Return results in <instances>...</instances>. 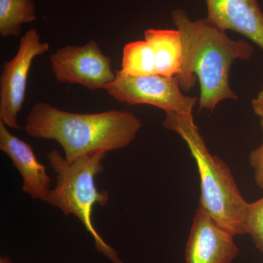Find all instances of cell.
Here are the masks:
<instances>
[{
  "label": "cell",
  "instance_id": "cell-1",
  "mask_svg": "<svg viewBox=\"0 0 263 263\" xmlns=\"http://www.w3.org/2000/svg\"><path fill=\"white\" fill-rule=\"evenodd\" d=\"M173 22L181 34L183 58L176 77L182 91L200 84L198 111L213 112L223 100H237L230 86V71L237 60L247 61L253 47L243 40L235 41L206 18L194 21L182 9L172 11Z\"/></svg>",
  "mask_w": 263,
  "mask_h": 263
},
{
  "label": "cell",
  "instance_id": "cell-2",
  "mask_svg": "<svg viewBox=\"0 0 263 263\" xmlns=\"http://www.w3.org/2000/svg\"><path fill=\"white\" fill-rule=\"evenodd\" d=\"M141 127L139 118L128 110L72 113L38 103L31 109L24 129L32 138L57 141L71 162L89 154L126 148Z\"/></svg>",
  "mask_w": 263,
  "mask_h": 263
},
{
  "label": "cell",
  "instance_id": "cell-3",
  "mask_svg": "<svg viewBox=\"0 0 263 263\" xmlns=\"http://www.w3.org/2000/svg\"><path fill=\"white\" fill-rule=\"evenodd\" d=\"M162 125L182 138L196 162L201 190L199 205L234 236L247 234L249 203L242 197L228 164L208 149L193 115L166 113Z\"/></svg>",
  "mask_w": 263,
  "mask_h": 263
},
{
  "label": "cell",
  "instance_id": "cell-4",
  "mask_svg": "<svg viewBox=\"0 0 263 263\" xmlns=\"http://www.w3.org/2000/svg\"><path fill=\"white\" fill-rule=\"evenodd\" d=\"M107 154L95 152L70 162L58 151L53 149L48 152V164L55 174L57 181L46 202L61 211L65 216L77 218L94 240L99 254L111 263H125L117 251L100 235L92 220L95 205L106 206L110 200L108 192L100 191L95 183L97 176L103 172V160Z\"/></svg>",
  "mask_w": 263,
  "mask_h": 263
},
{
  "label": "cell",
  "instance_id": "cell-5",
  "mask_svg": "<svg viewBox=\"0 0 263 263\" xmlns=\"http://www.w3.org/2000/svg\"><path fill=\"white\" fill-rule=\"evenodd\" d=\"M105 91L120 103L152 105L165 113L182 115H193L198 100L196 97L183 94L176 76L167 77L159 74L131 76L117 70L115 79Z\"/></svg>",
  "mask_w": 263,
  "mask_h": 263
},
{
  "label": "cell",
  "instance_id": "cell-6",
  "mask_svg": "<svg viewBox=\"0 0 263 263\" xmlns=\"http://www.w3.org/2000/svg\"><path fill=\"white\" fill-rule=\"evenodd\" d=\"M47 43L41 42L35 29L27 31L21 37L18 51L5 62L0 76V122L8 128L22 129L18 115L22 110L29 70L33 61L49 50Z\"/></svg>",
  "mask_w": 263,
  "mask_h": 263
},
{
  "label": "cell",
  "instance_id": "cell-7",
  "mask_svg": "<svg viewBox=\"0 0 263 263\" xmlns=\"http://www.w3.org/2000/svg\"><path fill=\"white\" fill-rule=\"evenodd\" d=\"M50 64L59 83L80 84L90 90H105L116 78L111 60L94 40L83 46L59 48L51 55Z\"/></svg>",
  "mask_w": 263,
  "mask_h": 263
},
{
  "label": "cell",
  "instance_id": "cell-8",
  "mask_svg": "<svg viewBox=\"0 0 263 263\" xmlns=\"http://www.w3.org/2000/svg\"><path fill=\"white\" fill-rule=\"evenodd\" d=\"M238 253L234 235L219 226L199 205L186 242L185 262L231 263Z\"/></svg>",
  "mask_w": 263,
  "mask_h": 263
},
{
  "label": "cell",
  "instance_id": "cell-9",
  "mask_svg": "<svg viewBox=\"0 0 263 263\" xmlns=\"http://www.w3.org/2000/svg\"><path fill=\"white\" fill-rule=\"evenodd\" d=\"M208 22L248 38L263 51V12L257 0H205Z\"/></svg>",
  "mask_w": 263,
  "mask_h": 263
},
{
  "label": "cell",
  "instance_id": "cell-10",
  "mask_svg": "<svg viewBox=\"0 0 263 263\" xmlns=\"http://www.w3.org/2000/svg\"><path fill=\"white\" fill-rule=\"evenodd\" d=\"M0 150L11 160L22 176V190L34 200L46 202L52 189L47 168L39 162L32 147L12 134L0 122Z\"/></svg>",
  "mask_w": 263,
  "mask_h": 263
},
{
  "label": "cell",
  "instance_id": "cell-11",
  "mask_svg": "<svg viewBox=\"0 0 263 263\" xmlns=\"http://www.w3.org/2000/svg\"><path fill=\"white\" fill-rule=\"evenodd\" d=\"M144 37L155 53L157 74L167 77L177 76L183 58L182 40L179 31L148 29Z\"/></svg>",
  "mask_w": 263,
  "mask_h": 263
},
{
  "label": "cell",
  "instance_id": "cell-12",
  "mask_svg": "<svg viewBox=\"0 0 263 263\" xmlns=\"http://www.w3.org/2000/svg\"><path fill=\"white\" fill-rule=\"evenodd\" d=\"M32 0H0V34L18 37L22 25L36 20Z\"/></svg>",
  "mask_w": 263,
  "mask_h": 263
},
{
  "label": "cell",
  "instance_id": "cell-13",
  "mask_svg": "<svg viewBox=\"0 0 263 263\" xmlns=\"http://www.w3.org/2000/svg\"><path fill=\"white\" fill-rule=\"evenodd\" d=\"M125 75L145 76L157 74L155 53L146 41L127 43L123 49L122 67Z\"/></svg>",
  "mask_w": 263,
  "mask_h": 263
},
{
  "label": "cell",
  "instance_id": "cell-14",
  "mask_svg": "<svg viewBox=\"0 0 263 263\" xmlns=\"http://www.w3.org/2000/svg\"><path fill=\"white\" fill-rule=\"evenodd\" d=\"M246 230L247 234L263 253V197L249 204Z\"/></svg>",
  "mask_w": 263,
  "mask_h": 263
},
{
  "label": "cell",
  "instance_id": "cell-15",
  "mask_svg": "<svg viewBox=\"0 0 263 263\" xmlns=\"http://www.w3.org/2000/svg\"><path fill=\"white\" fill-rule=\"evenodd\" d=\"M260 127L262 132V143L249 155V161L254 170V179L256 184L263 190V119H260Z\"/></svg>",
  "mask_w": 263,
  "mask_h": 263
},
{
  "label": "cell",
  "instance_id": "cell-16",
  "mask_svg": "<svg viewBox=\"0 0 263 263\" xmlns=\"http://www.w3.org/2000/svg\"><path fill=\"white\" fill-rule=\"evenodd\" d=\"M252 107L254 114L260 118V119H263V87L259 91L257 97L252 100Z\"/></svg>",
  "mask_w": 263,
  "mask_h": 263
},
{
  "label": "cell",
  "instance_id": "cell-17",
  "mask_svg": "<svg viewBox=\"0 0 263 263\" xmlns=\"http://www.w3.org/2000/svg\"><path fill=\"white\" fill-rule=\"evenodd\" d=\"M0 263H14L12 259L8 257H2L0 258Z\"/></svg>",
  "mask_w": 263,
  "mask_h": 263
}]
</instances>
